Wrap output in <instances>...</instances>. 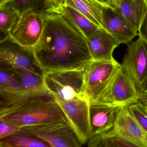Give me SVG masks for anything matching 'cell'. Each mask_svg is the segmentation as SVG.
<instances>
[{
  "label": "cell",
  "instance_id": "obj_1",
  "mask_svg": "<svg viewBox=\"0 0 147 147\" xmlns=\"http://www.w3.org/2000/svg\"><path fill=\"white\" fill-rule=\"evenodd\" d=\"M42 35L33 48L44 74L85 69L92 61L86 38L60 12L43 13Z\"/></svg>",
  "mask_w": 147,
  "mask_h": 147
},
{
  "label": "cell",
  "instance_id": "obj_2",
  "mask_svg": "<svg viewBox=\"0 0 147 147\" xmlns=\"http://www.w3.org/2000/svg\"><path fill=\"white\" fill-rule=\"evenodd\" d=\"M0 120L20 127L68 121L59 104L49 94L28 99L11 107L0 108Z\"/></svg>",
  "mask_w": 147,
  "mask_h": 147
},
{
  "label": "cell",
  "instance_id": "obj_3",
  "mask_svg": "<svg viewBox=\"0 0 147 147\" xmlns=\"http://www.w3.org/2000/svg\"><path fill=\"white\" fill-rule=\"evenodd\" d=\"M85 69L55 71L44 74L43 81L45 89L55 100L67 101L75 99H89L84 89Z\"/></svg>",
  "mask_w": 147,
  "mask_h": 147
},
{
  "label": "cell",
  "instance_id": "obj_4",
  "mask_svg": "<svg viewBox=\"0 0 147 147\" xmlns=\"http://www.w3.org/2000/svg\"><path fill=\"white\" fill-rule=\"evenodd\" d=\"M121 67L114 58L91 61L84 70L85 93L89 100L98 101L104 95Z\"/></svg>",
  "mask_w": 147,
  "mask_h": 147
},
{
  "label": "cell",
  "instance_id": "obj_5",
  "mask_svg": "<svg viewBox=\"0 0 147 147\" xmlns=\"http://www.w3.org/2000/svg\"><path fill=\"white\" fill-rule=\"evenodd\" d=\"M20 131L46 142L52 147H80L83 145L70 123L59 121L21 127Z\"/></svg>",
  "mask_w": 147,
  "mask_h": 147
},
{
  "label": "cell",
  "instance_id": "obj_6",
  "mask_svg": "<svg viewBox=\"0 0 147 147\" xmlns=\"http://www.w3.org/2000/svg\"><path fill=\"white\" fill-rule=\"evenodd\" d=\"M0 68L14 70L25 69L43 77V73L37 65L32 48L20 45L9 36L0 41Z\"/></svg>",
  "mask_w": 147,
  "mask_h": 147
},
{
  "label": "cell",
  "instance_id": "obj_7",
  "mask_svg": "<svg viewBox=\"0 0 147 147\" xmlns=\"http://www.w3.org/2000/svg\"><path fill=\"white\" fill-rule=\"evenodd\" d=\"M121 66L133 81L141 96L147 87V43L142 38L139 37L127 44Z\"/></svg>",
  "mask_w": 147,
  "mask_h": 147
},
{
  "label": "cell",
  "instance_id": "obj_8",
  "mask_svg": "<svg viewBox=\"0 0 147 147\" xmlns=\"http://www.w3.org/2000/svg\"><path fill=\"white\" fill-rule=\"evenodd\" d=\"M43 26V13L31 8L20 14L9 36L20 45L33 49L42 35Z\"/></svg>",
  "mask_w": 147,
  "mask_h": 147
},
{
  "label": "cell",
  "instance_id": "obj_9",
  "mask_svg": "<svg viewBox=\"0 0 147 147\" xmlns=\"http://www.w3.org/2000/svg\"><path fill=\"white\" fill-rule=\"evenodd\" d=\"M55 100L64 112L68 121L83 144L87 143L93 136L90 123L89 100L75 99L67 101Z\"/></svg>",
  "mask_w": 147,
  "mask_h": 147
},
{
  "label": "cell",
  "instance_id": "obj_10",
  "mask_svg": "<svg viewBox=\"0 0 147 147\" xmlns=\"http://www.w3.org/2000/svg\"><path fill=\"white\" fill-rule=\"evenodd\" d=\"M140 97L133 81L121 66L105 93L97 101L129 106L139 101Z\"/></svg>",
  "mask_w": 147,
  "mask_h": 147
},
{
  "label": "cell",
  "instance_id": "obj_11",
  "mask_svg": "<svg viewBox=\"0 0 147 147\" xmlns=\"http://www.w3.org/2000/svg\"><path fill=\"white\" fill-rule=\"evenodd\" d=\"M113 129L136 147H147V134L130 112L128 106L120 107Z\"/></svg>",
  "mask_w": 147,
  "mask_h": 147
},
{
  "label": "cell",
  "instance_id": "obj_12",
  "mask_svg": "<svg viewBox=\"0 0 147 147\" xmlns=\"http://www.w3.org/2000/svg\"><path fill=\"white\" fill-rule=\"evenodd\" d=\"M121 107L115 104L89 100L90 123L93 136L112 129Z\"/></svg>",
  "mask_w": 147,
  "mask_h": 147
},
{
  "label": "cell",
  "instance_id": "obj_13",
  "mask_svg": "<svg viewBox=\"0 0 147 147\" xmlns=\"http://www.w3.org/2000/svg\"><path fill=\"white\" fill-rule=\"evenodd\" d=\"M102 15L105 29L120 44H128L138 35V32L117 10L103 7Z\"/></svg>",
  "mask_w": 147,
  "mask_h": 147
},
{
  "label": "cell",
  "instance_id": "obj_14",
  "mask_svg": "<svg viewBox=\"0 0 147 147\" xmlns=\"http://www.w3.org/2000/svg\"><path fill=\"white\" fill-rule=\"evenodd\" d=\"M94 61H109L113 59V52L119 45V41L105 29L100 27L87 38Z\"/></svg>",
  "mask_w": 147,
  "mask_h": 147
},
{
  "label": "cell",
  "instance_id": "obj_15",
  "mask_svg": "<svg viewBox=\"0 0 147 147\" xmlns=\"http://www.w3.org/2000/svg\"><path fill=\"white\" fill-rule=\"evenodd\" d=\"M116 10L119 12L131 25L138 32L147 13L145 0H116Z\"/></svg>",
  "mask_w": 147,
  "mask_h": 147
},
{
  "label": "cell",
  "instance_id": "obj_16",
  "mask_svg": "<svg viewBox=\"0 0 147 147\" xmlns=\"http://www.w3.org/2000/svg\"><path fill=\"white\" fill-rule=\"evenodd\" d=\"M58 12L61 13L86 38L91 36L99 28L84 15L71 6L65 5Z\"/></svg>",
  "mask_w": 147,
  "mask_h": 147
},
{
  "label": "cell",
  "instance_id": "obj_17",
  "mask_svg": "<svg viewBox=\"0 0 147 147\" xmlns=\"http://www.w3.org/2000/svg\"><path fill=\"white\" fill-rule=\"evenodd\" d=\"M65 5L73 7L99 27L105 29L102 15L104 6L94 0H66Z\"/></svg>",
  "mask_w": 147,
  "mask_h": 147
},
{
  "label": "cell",
  "instance_id": "obj_18",
  "mask_svg": "<svg viewBox=\"0 0 147 147\" xmlns=\"http://www.w3.org/2000/svg\"><path fill=\"white\" fill-rule=\"evenodd\" d=\"M89 147H136L113 129L94 136L87 143Z\"/></svg>",
  "mask_w": 147,
  "mask_h": 147
},
{
  "label": "cell",
  "instance_id": "obj_19",
  "mask_svg": "<svg viewBox=\"0 0 147 147\" xmlns=\"http://www.w3.org/2000/svg\"><path fill=\"white\" fill-rule=\"evenodd\" d=\"M14 71L19 77L22 86L26 91L36 97L49 94L44 85L43 77L25 69H18Z\"/></svg>",
  "mask_w": 147,
  "mask_h": 147
},
{
  "label": "cell",
  "instance_id": "obj_20",
  "mask_svg": "<svg viewBox=\"0 0 147 147\" xmlns=\"http://www.w3.org/2000/svg\"><path fill=\"white\" fill-rule=\"evenodd\" d=\"M43 140L20 131L0 139V147H48Z\"/></svg>",
  "mask_w": 147,
  "mask_h": 147
},
{
  "label": "cell",
  "instance_id": "obj_21",
  "mask_svg": "<svg viewBox=\"0 0 147 147\" xmlns=\"http://www.w3.org/2000/svg\"><path fill=\"white\" fill-rule=\"evenodd\" d=\"M20 14L12 3L0 7V30L3 37L1 40L9 36V32Z\"/></svg>",
  "mask_w": 147,
  "mask_h": 147
},
{
  "label": "cell",
  "instance_id": "obj_22",
  "mask_svg": "<svg viewBox=\"0 0 147 147\" xmlns=\"http://www.w3.org/2000/svg\"><path fill=\"white\" fill-rule=\"evenodd\" d=\"M128 107L132 116L147 134V111L145 105L139 101Z\"/></svg>",
  "mask_w": 147,
  "mask_h": 147
},
{
  "label": "cell",
  "instance_id": "obj_23",
  "mask_svg": "<svg viewBox=\"0 0 147 147\" xmlns=\"http://www.w3.org/2000/svg\"><path fill=\"white\" fill-rule=\"evenodd\" d=\"M21 127L0 120V139L19 132Z\"/></svg>",
  "mask_w": 147,
  "mask_h": 147
},
{
  "label": "cell",
  "instance_id": "obj_24",
  "mask_svg": "<svg viewBox=\"0 0 147 147\" xmlns=\"http://www.w3.org/2000/svg\"><path fill=\"white\" fill-rule=\"evenodd\" d=\"M34 0H14L12 2L20 14L29 9L33 8Z\"/></svg>",
  "mask_w": 147,
  "mask_h": 147
},
{
  "label": "cell",
  "instance_id": "obj_25",
  "mask_svg": "<svg viewBox=\"0 0 147 147\" xmlns=\"http://www.w3.org/2000/svg\"><path fill=\"white\" fill-rule=\"evenodd\" d=\"M65 5L66 0H48L46 13L58 12Z\"/></svg>",
  "mask_w": 147,
  "mask_h": 147
},
{
  "label": "cell",
  "instance_id": "obj_26",
  "mask_svg": "<svg viewBox=\"0 0 147 147\" xmlns=\"http://www.w3.org/2000/svg\"><path fill=\"white\" fill-rule=\"evenodd\" d=\"M48 0H34L33 8L41 13H44L47 12Z\"/></svg>",
  "mask_w": 147,
  "mask_h": 147
},
{
  "label": "cell",
  "instance_id": "obj_27",
  "mask_svg": "<svg viewBox=\"0 0 147 147\" xmlns=\"http://www.w3.org/2000/svg\"><path fill=\"white\" fill-rule=\"evenodd\" d=\"M138 36L147 43V13L144 16L138 30Z\"/></svg>",
  "mask_w": 147,
  "mask_h": 147
},
{
  "label": "cell",
  "instance_id": "obj_28",
  "mask_svg": "<svg viewBox=\"0 0 147 147\" xmlns=\"http://www.w3.org/2000/svg\"><path fill=\"white\" fill-rule=\"evenodd\" d=\"M96 2L105 7H110L116 10L117 7L114 0H94Z\"/></svg>",
  "mask_w": 147,
  "mask_h": 147
},
{
  "label": "cell",
  "instance_id": "obj_29",
  "mask_svg": "<svg viewBox=\"0 0 147 147\" xmlns=\"http://www.w3.org/2000/svg\"><path fill=\"white\" fill-rule=\"evenodd\" d=\"M140 100L142 102L147 101V87L141 95Z\"/></svg>",
  "mask_w": 147,
  "mask_h": 147
},
{
  "label": "cell",
  "instance_id": "obj_30",
  "mask_svg": "<svg viewBox=\"0 0 147 147\" xmlns=\"http://www.w3.org/2000/svg\"><path fill=\"white\" fill-rule=\"evenodd\" d=\"M14 0H0V7L3 6L8 3L13 2Z\"/></svg>",
  "mask_w": 147,
  "mask_h": 147
},
{
  "label": "cell",
  "instance_id": "obj_31",
  "mask_svg": "<svg viewBox=\"0 0 147 147\" xmlns=\"http://www.w3.org/2000/svg\"><path fill=\"white\" fill-rule=\"evenodd\" d=\"M143 104H144L145 105L147 106V101H144V102H142Z\"/></svg>",
  "mask_w": 147,
  "mask_h": 147
},
{
  "label": "cell",
  "instance_id": "obj_32",
  "mask_svg": "<svg viewBox=\"0 0 147 147\" xmlns=\"http://www.w3.org/2000/svg\"><path fill=\"white\" fill-rule=\"evenodd\" d=\"M145 107H146V110H147V106L145 105Z\"/></svg>",
  "mask_w": 147,
  "mask_h": 147
},
{
  "label": "cell",
  "instance_id": "obj_33",
  "mask_svg": "<svg viewBox=\"0 0 147 147\" xmlns=\"http://www.w3.org/2000/svg\"><path fill=\"white\" fill-rule=\"evenodd\" d=\"M145 1H146V3H147V0H145Z\"/></svg>",
  "mask_w": 147,
  "mask_h": 147
},
{
  "label": "cell",
  "instance_id": "obj_34",
  "mask_svg": "<svg viewBox=\"0 0 147 147\" xmlns=\"http://www.w3.org/2000/svg\"><path fill=\"white\" fill-rule=\"evenodd\" d=\"M116 1V0H114V1Z\"/></svg>",
  "mask_w": 147,
  "mask_h": 147
}]
</instances>
